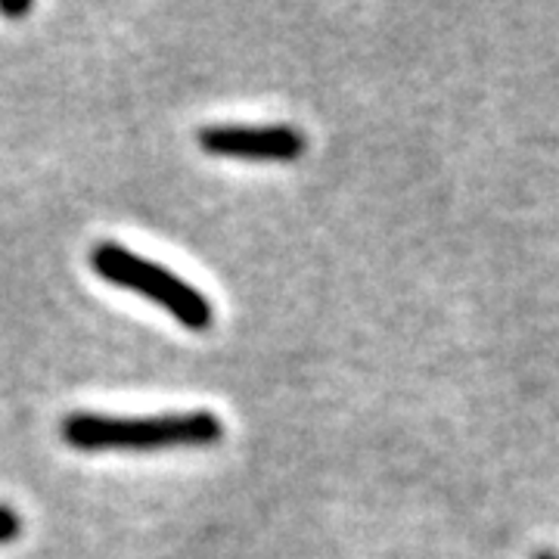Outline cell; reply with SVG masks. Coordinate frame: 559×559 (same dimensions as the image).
Returning <instances> with one entry per match:
<instances>
[{
	"label": "cell",
	"instance_id": "cell-1",
	"mask_svg": "<svg viewBox=\"0 0 559 559\" xmlns=\"http://www.w3.org/2000/svg\"><path fill=\"white\" fill-rule=\"evenodd\" d=\"M62 439L79 451H165L205 448L224 439V423L212 411L159 414V417H103L69 414Z\"/></svg>",
	"mask_w": 559,
	"mask_h": 559
},
{
	"label": "cell",
	"instance_id": "cell-2",
	"mask_svg": "<svg viewBox=\"0 0 559 559\" xmlns=\"http://www.w3.org/2000/svg\"><path fill=\"white\" fill-rule=\"evenodd\" d=\"M91 267L94 274L112 286L131 289L153 305L165 308L180 326L202 333L212 326L215 311L209 299L202 296L197 286H190L187 280H180L175 271H168L165 264L150 259H140L131 249H124L119 242H97L91 249Z\"/></svg>",
	"mask_w": 559,
	"mask_h": 559
},
{
	"label": "cell",
	"instance_id": "cell-3",
	"mask_svg": "<svg viewBox=\"0 0 559 559\" xmlns=\"http://www.w3.org/2000/svg\"><path fill=\"white\" fill-rule=\"evenodd\" d=\"M200 146L221 159L296 162L305 153V138L289 124H209L200 131Z\"/></svg>",
	"mask_w": 559,
	"mask_h": 559
},
{
	"label": "cell",
	"instance_id": "cell-4",
	"mask_svg": "<svg viewBox=\"0 0 559 559\" xmlns=\"http://www.w3.org/2000/svg\"><path fill=\"white\" fill-rule=\"evenodd\" d=\"M22 532V520L10 510V507H3L0 503V544H7V540L20 538Z\"/></svg>",
	"mask_w": 559,
	"mask_h": 559
},
{
	"label": "cell",
	"instance_id": "cell-5",
	"mask_svg": "<svg viewBox=\"0 0 559 559\" xmlns=\"http://www.w3.org/2000/svg\"><path fill=\"white\" fill-rule=\"evenodd\" d=\"M0 13L10 16V20H20L32 13V0H0Z\"/></svg>",
	"mask_w": 559,
	"mask_h": 559
},
{
	"label": "cell",
	"instance_id": "cell-6",
	"mask_svg": "<svg viewBox=\"0 0 559 559\" xmlns=\"http://www.w3.org/2000/svg\"><path fill=\"white\" fill-rule=\"evenodd\" d=\"M538 559H559V557H554V554H544V557H538Z\"/></svg>",
	"mask_w": 559,
	"mask_h": 559
}]
</instances>
